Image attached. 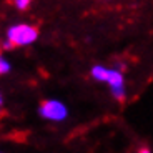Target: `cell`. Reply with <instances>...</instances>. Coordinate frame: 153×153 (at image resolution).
<instances>
[{
    "label": "cell",
    "instance_id": "obj_2",
    "mask_svg": "<svg viewBox=\"0 0 153 153\" xmlns=\"http://www.w3.org/2000/svg\"><path fill=\"white\" fill-rule=\"evenodd\" d=\"M40 115L47 120H55L60 122L67 117V108L57 100H47L40 105Z\"/></svg>",
    "mask_w": 153,
    "mask_h": 153
},
{
    "label": "cell",
    "instance_id": "obj_6",
    "mask_svg": "<svg viewBox=\"0 0 153 153\" xmlns=\"http://www.w3.org/2000/svg\"><path fill=\"white\" fill-rule=\"evenodd\" d=\"M0 107H2V95H0Z\"/></svg>",
    "mask_w": 153,
    "mask_h": 153
},
{
    "label": "cell",
    "instance_id": "obj_1",
    "mask_svg": "<svg viewBox=\"0 0 153 153\" xmlns=\"http://www.w3.org/2000/svg\"><path fill=\"white\" fill-rule=\"evenodd\" d=\"M8 37V43L12 47H23V45H30L37 40L38 37V30L32 25H13L12 28H8L7 32Z\"/></svg>",
    "mask_w": 153,
    "mask_h": 153
},
{
    "label": "cell",
    "instance_id": "obj_3",
    "mask_svg": "<svg viewBox=\"0 0 153 153\" xmlns=\"http://www.w3.org/2000/svg\"><path fill=\"white\" fill-rule=\"evenodd\" d=\"M10 70V65H8V62L5 60L4 57H0V75H4Z\"/></svg>",
    "mask_w": 153,
    "mask_h": 153
},
{
    "label": "cell",
    "instance_id": "obj_4",
    "mask_svg": "<svg viewBox=\"0 0 153 153\" xmlns=\"http://www.w3.org/2000/svg\"><path fill=\"white\" fill-rule=\"evenodd\" d=\"M28 5H30V2H28V0H17V2H15V7H19L20 10H25Z\"/></svg>",
    "mask_w": 153,
    "mask_h": 153
},
{
    "label": "cell",
    "instance_id": "obj_5",
    "mask_svg": "<svg viewBox=\"0 0 153 153\" xmlns=\"http://www.w3.org/2000/svg\"><path fill=\"white\" fill-rule=\"evenodd\" d=\"M138 153H150V150H148V148H142Z\"/></svg>",
    "mask_w": 153,
    "mask_h": 153
}]
</instances>
